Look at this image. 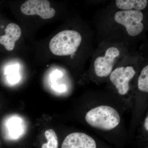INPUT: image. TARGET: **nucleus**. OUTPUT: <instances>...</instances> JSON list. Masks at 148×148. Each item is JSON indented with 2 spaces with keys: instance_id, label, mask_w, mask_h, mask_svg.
Masks as SVG:
<instances>
[{
  "instance_id": "nucleus-5",
  "label": "nucleus",
  "mask_w": 148,
  "mask_h": 148,
  "mask_svg": "<svg viewBox=\"0 0 148 148\" xmlns=\"http://www.w3.org/2000/svg\"><path fill=\"white\" fill-rule=\"evenodd\" d=\"M136 72L132 66L119 67L112 71L110 79L119 94L124 95L129 90V82L135 75Z\"/></svg>"
},
{
  "instance_id": "nucleus-9",
  "label": "nucleus",
  "mask_w": 148,
  "mask_h": 148,
  "mask_svg": "<svg viewBox=\"0 0 148 148\" xmlns=\"http://www.w3.org/2000/svg\"><path fill=\"white\" fill-rule=\"evenodd\" d=\"M147 0H116V5L122 10H135L141 11L146 8Z\"/></svg>"
},
{
  "instance_id": "nucleus-6",
  "label": "nucleus",
  "mask_w": 148,
  "mask_h": 148,
  "mask_svg": "<svg viewBox=\"0 0 148 148\" xmlns=\"http://www.w3.org/2000/svg\"><path fill=\"white\" fill-rule=\"evenodd\" d=\"M119 54L117 48L111 47L106 50L105 56L97 57L94 64L96 75L101 77L110 75L112 71L115 59Z\"/></svg>"
},
{
  "instance_id": "nucleus-4",
  "label": "nucleus",
  "mask_w": 148,
  "mask_h": 148,
  "mask_svg": "<svg viewBox=\"0 0 148 148\" xmlns=\"http://www.w3.org/2000/svg\"><path fill=\"white\" fill-rule=\"evenodd\" d=\"M21 12L25 15H38L44 19H49L54 16L56 11L50 8V3L47 0H29L21 7Z\"/></svg>"
},
{
  "instance_id": "nucleus-2",
  "label": "nucleus",
  "mask_w": 148,
  "mask_h": 148,
  "mask_svg": "<svg viewBox=\"0 0 148 148\" xmlns=\"http://www.w3.org/2000/svg\"><path fill=\"white\" fill-rule=\"evenodd\" d=\"M82 40L81 35L73 30H65L56 35L51 40L49 47L54 55L66 56L74 54Z\"/></svg>"
},
{
  "instance_id": "nucleus-1",
  "label": "nucleus",
  "mask_w": 148,
  "mask_h": 148,
  "mask_svg": "<svg viewBox=\"0 0 148 148\" xmlns=\"http://www.w3.org/2000/svg\"><path fill=\"white\" fill-rule=\"evenodd\" d=\"M85 120L94 128L109 130L119 125L120 116L115 109L110 106H102L88 111L86 115Z\"/></svg>"
},
{
  "instance_id": "nucleus-10",
  "label": "nucleus",
  "mask_w": 148,
  "mask_h": 148,
  "mask_svg": "<svg viewBox=\"0 0 148 148\" xmlns=\"http://www.w3.org/2000/svg\"><path fill=\"white\" fill-rule=\"evenodd\" d=\"M47 143L43 144L41 148H58V138L53 129L47 130L45 132Z\"/></svg>"
},
{
  "instance_id": "nucleus-12",
  "label": "nucleus",
  "mask_w": 148,
  "mask_h": 148,
  "mask_svg": "<svg viewBox=\"0 0 148 148\" xmlns=\"http://www.w3.org/2000/svg\"><path fill=\"white\" fill-rule=\"evenodd\" d=\"M148 116L146 118L145 121V127L146 130L148 131Z\"/></svg>"
},
{
  "instance_id": "nucleus-13",
  "label": "nucleus",
  "mask_w": 148,
  "mask_h": 148,
  "mask_svg": "<svg viewBox=\"0 0 148 148\" xmlns=\"http://www.w3.org/2000/svg\"><path fill=\"white\" fill-rule=\"evenodd\" d=\"M0 144H1V142H0Z\"/></svg>"
},
{
  "instance_id": "nucleus-3",
  "label": "nucleus",
  "mask_w": 148,
  "mask_h": 148,
  "mask_svg": "<svg viewBox=\"0 0 148 148\" xmlns=\"http://www.w3.org/2000/svg\"><path fill=\"white\" fill-rule=\"evenodd\" d=\"M143 14L141 11L121 10L115 14L114 19L117 23L125 27L130 36H135L140 34L144 29V24L141 21Z\"/></svg>"
},
{
  "instance_id": "nucleus-8",
  "label": "nucleus",
  "mask_w": 148,
  "mask_h": 148,
  "mask_svg": "<svg viewBox=\"0 0 148 148\" xmlns=\"http://www.w3.org/2000/svg\"><path fill=\"white\" fill-rule=\"evenodd\" d=\"M5 32V34L0 36V44L3 45L7 50L11 51L21 37V29L17 24L10 23L7 25Z\"/></svg>"
},
{
  "instance_id": "nucleus-11",
  "label": "nucleus",
  "mask_w": 148,
  "mask_h": 148,
  "mask_svg": "<svg viewBox=\"0 0 148 148\" xmlns=\"http://www.w3.org/2000/svg\"><path fill=\"white\" fill-rule=\"evenodd\" d=\"M138 86L139 90L143 92H148V66L144 67L141 71L138 79Z\"/></svg>"
},
{
  "instance_id": "nucleus-7",
  "label": "nucleus",
  "mask_w": 148,
  "mask_h": 148,
  "mask_svg": "<svg viewBox=\"0 0 148 148\" xmlns=\"http://www.w3.org/2000/svg\"><path fill=\"white\" fill-rule=\"evenodd\" d=\"M96 142L89 135L82 132H74L64 139L61 148H96Z\"/></svg>"
}]
</instances>
